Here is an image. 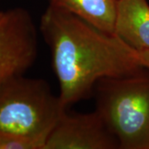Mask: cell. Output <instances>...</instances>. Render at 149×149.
Masks as SVG:
<instances>
[{
  "label": "cell",
  "mask_w": 149,
  "mask_h": 149,
  "mask_svg": "<svg viewBox=\"0 0 149 149\" xmlns=\"http://www.w3.org/2000/svg\"><path fill=\"white\" fill-rule=\"evenodd\" d=\"M42 143L24 137L0 134V149H43Z\"/></svg>",
  "instance_id": "8"
},
{
  "label": "cell",
  "mask_w": 149,
  "mask_h": 149,
  "mask_svg": "<svg viewBox=\"0 0 149 149\" xmlns=\"http://www.w3.org/2000/svg\"><path fill=\"white\" fill-rule=\"evenodd\" d=\"M139 54L143 67L145 69L149 70V50L139 52Z\"/></svg>",
  "instance_id": "9"
},
{
  "label": "cell",
  "mask_w": 149,
  "mask_h": 149,
  "mask_svg": "<svg viewBox=\"0 0 149 149\" xmlns=\"http://www.w3.org/2000/svg\"><path fill=\"white\" fill-rule=\"evenodd\" d=\"M37 56V32L22 8L0 11V84L23 75Z\"/></svg>",
  "instance_id": "4"
},
{
  "label": "cell",
  "mask_w": 149,
  "mask_h": 149,
  "mask_svg": "<svg viewBox=\"0 0 149 149\" xmlns=\"http://www.w3.org/2000/svg\"><path fill=\"white\" fill-rule=\"evenodd\" d=\"M118 0H49V5L69 12L96 27L113 33Z\"/></svg>",
  "instance_id": "7"
},
{
  "label": "cell",
  "mask_w": 149,
  "mask_h": 149,
  "mask_svg": "<svg viewBox=\"0 0 149 149\" xmlns=\"http://www.w3.org/2000/svg\"><path fill=\"white\" fill-rule=\"evenodd\" d=\"M40 31L52 55L59 97L69 109L94 95L97 82L144 69L138 51L69 12L48 5Z\"/></svg>",
  "instance_id": "1"
},
{
  "label": "cell",
  "mask_w": 149,
  "mask_h": 149,
  "mask_svg": "<svg viewBox=\"0 0 149 149\" xmlns=\"http://www.w3.org/2000/svg\"><path fill=\"white\" fill-rule=\"evenodd\" d=\"M66 109L43 79L19 75L0 84V134L33 139L45 146Z\"/></svg>",
  "instance_id": "3"
},
{
  "label": "cell",
  "mask_w": 149,
  "mask_h": 149,
  "mask_svg": "<svg viewBox=\"0 0 149 149\" xmlns=\"http://www.w3.org/2000/svg\"><path fill=\"white\" fill-rule=\"evenodd\" d=\"M119 144L98 112L66 109L46 140L44 149H117Z\"/></svg>",
  "instance_id": "5"
},
{
  "label": "cell",
  "mask_w": 149,
  "mask_h": 149,
  "mask_svg": "<svg viewBox=\"0 0 149 149\" xmlns=\"http://www.w3.org/2000/svg\"><path fill=\"white\" fill-rule=\"evenodd\" d=\"M113 33L138 52L149 50L147 0H118Z\"/></svg>",
  "instance_id": "6"
},
{
  "label": "cell",
  "mask_w": 149,
  "mask_h": 149,
  "mask_svg": "<svg viewBox=\"0 0 149 149\" xmlns=\"http://www.w3.org/2000/svg\"><path fill=\"white\" fill-rule=\"evenodd\" d=\"M95 110L120 149H149V70L100 80Z\"/></svg>",
  "instance_id": "2"
}]
</instances>
